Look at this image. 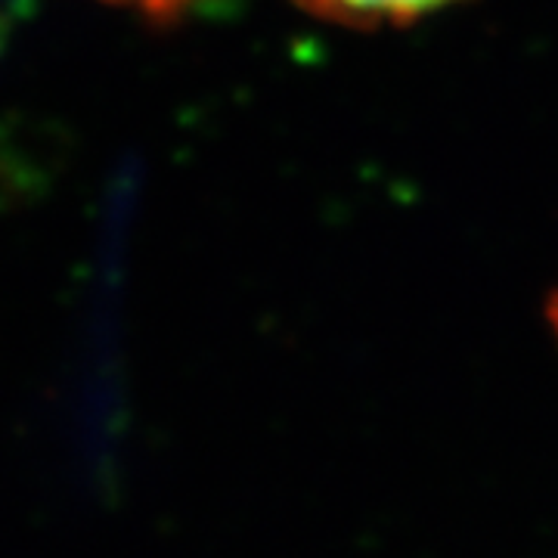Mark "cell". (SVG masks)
<instances>
[{
    "label": "cell",
    "mask_w": 558,
    "mask_h": 558,
    "mask_svg": "<svg viewBox=\"0 0 558 558\" xmlns=\"http://www.w3.org/2000/svg\"><path fill=\"white\" fill-rule=\"evenodd\" d=\"M109 3H119L124 10H134L149 20H178L183 13L196 10L205 0H109Z\"/></svg>",
    "instance_id": "2"
},
{
    "label": "cell",
    "mask_w": 558,
    "mask_h": 558,
    "mask_svg": "<svg viewBox=\"0 0 558 558\" xmlns=\"http://www.w3.org/2000/svg\"><path fill=\"white\" fill-rule=\"evenodd\" d=\"M549 319H553V329H556L558 336V292L556 299H553V304H549Z\"/></svg>",
    "instance_id": "3"
},
{
    "label": "cell",
    "mask_w": 558,
    "mask_h": 558,
    "mask_svg": "<svg viewBox=\"0 0 558 558\" xmlns=\"http://www.w3.org/2000/svg\"><path fill=\"white\" fill-rule=\"evenodd\" d=\"M299 10L336 25H403L428 16L453 0H292Z\"/></svg>",
    "instance_id": "1"
}]
</instances>
